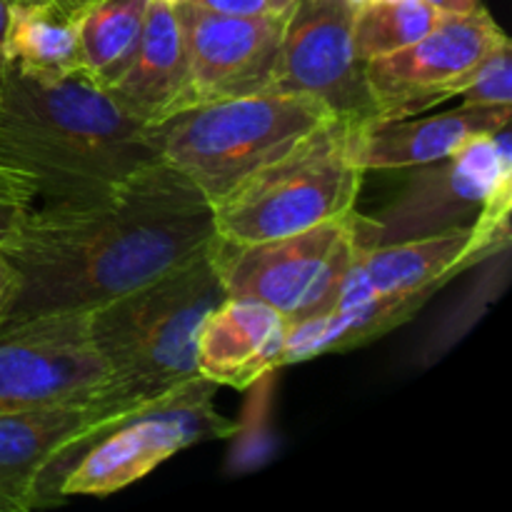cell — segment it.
Listing matches in <instances>:
<instances>
[{"mask_svg":"<svg viewBox=\"0 0 512 512\" xmlns=\"http://www.w3.org/2000/svg\"><path fill=\"white\" fill-rule=\"evenodd\" d=\"M213 205L165 160L103 190L40 200L8 250L20 290L5 325L88 313L208 250Z\"/></svg>","mask_w":512,"mask_h":512,"instance_id":"cell-1","label":"cell"},{"mask_svg":"<svg viewBox=\"0 0 512 512\" xmlns=\"http://www.w3.org/2000/svg\"><path fill=\"white\" fill-rule=\"evenodd\" d=\"M0 160L35 180L40 203L95 193L163 158L153 130L83 70L40 78L5 63Z\"/></svg>","mask_w":512,"mask_h":512,"instance_id":"cell-2","label":"cell"},{"mask_svg":"<svg viewBox=\"0 0 512 512\" xmlns=\"http://www.w3.org/2000/svg\"><path fill=\"white\" fill-rule=\"evenodd\" d=\"M208 250L180 268L88 310V330L108 368L105 393L125 405L198 378V333L225 300Z\"/></svg>","mask_w":512,"mask_h":512,"instance_id":"cell-3","label":"cell"},{"mask_svg":"<svg viewBox=\"0 0 512 512\" xmlns=\"http://www.w3.org/2000/svg\"><path fill=\"white\" fill-rule=\"evenodd\" d=\"M215 388L198 375L90 428L43 470L38 508L120 493L185 448L230 438L235 423L215 408Z\"/></svg>","mask_w":512,"mask_h":512,"instance_id":"cell-4","label":"cell"},{"mask_svg":"<svg viewBox=\"0 0 512 512\" xmlns=\"http://www.w3.org/2000/svg\"><path fill=\"white\" fill-rule=\"evenodd\" d=\"M330 118L335 115L310 95L265 90L178 110L150 130L160 158L215 205Z\"/></svg>","mask_w":512,"mask_h":512,"instance_id":"cell-5","label":"cell"},{"mask_svg":"<svg viewBox=\"0 0 512 512\" xmlns=\"http://www.w3.org/2000/svg\"><path fill=\"white\" fill-rule=\"evenodd\" d=\"M350 130L345 120H325L283 158L240 180L213 205L215 235L260 243L353 213L365 173L350 153Z\"/></svg>","mask_w":512,"mask_h":512,"instance_id":"cell-6","label":"cell"},{"mask_svg":"<svg viewBox=\"0 0 512 512\" xmlns=\"http://www.w3.org/2000/svg\"><path fill=\"white\" fill-rule=\"evenodd\" d=\"M355 250L353 210L303 233L260 243H230L215 235L208 258L228 298L260 300L290 325L338 305Z\"/></svg>","mask_w":512,"mask_h":512,"instance_id":"cell-7","label":"cell"},{"mask_svg":"<svg viewBox=\"0 0 512 512\" xmlns=\"http://www.w3.org/2000/svg\"><path fill=\"white\" fill-rule=\"evenodd\" d=\"M410 170L405 188L380 215L355 210L358 248L473 228L485 203L512 185L510 130L478 135L448 158Z\"/></svg>","mask_w":512,"mask_h":512,"instance_id":"cell-8","label":"cell"},{"mask_svg":"<svg viewBox=\"0 0 512 512\" xmlns=\"http://www.w3.org/2000/svg\"><path fill=\"white\" fill-rule=\"evenodd\" d=\"M355 10L350 0H298L285 20L270 90L310 95L350 125L378 118L365 63L353 50Z\"/></svg>","mask_w":512,"mask_h":512,"instance_id":"cell-9","label":"cell"},{"mask_svg":"<svg viewBox=\"0 0 512 512\" xmlns=\"http://www.w3.org/2000/svg\"><path fill=\"white\" fill-rule=\"evenodd\" d=\"M108 368L95 350L88 313L38 315L0 328V413L105 390Z\"/></svg>","mask_w":512,"mask_h":512,"instance_id":"cell-10","label":"cell"},{"mask_svg":"<svg viewBox=\"0 0 512 512\" xmlns=\"http://www.w3.org/2000/svg\"><path fill=\"white\" fill-rule=\"evenodd\" d=\"M175 13L188 53V80L178 110L270 90L290 10L220 15L180 0Z\"/></svg>","mask_w":512,"mask_h":512,"instance_id":"cell-11","label":"cell"},{"mask_svg":"<svg viewBox=\"0 0 512 512\" xmlns=\"http://www.w3.org/2000/svg\"><path fill=\"white\" fill-rule=\"evenodd\" d=\"M508 40L485 8L443 13L418 43L365 63L378 118H408L445 103L448 85Z\"/></svg>","mask_w":512,"mask_h":512,"instance_id":"cell-12","label":"cell"},{"mask_svg":"<svg viewBox=\"0 0 512 512\" xmlns=\"http://www.w3.org/2000/svg\"><path fill=\"white\" fill-rule=\"evenodd\" d=\"M135 405L110 393L83 395L0 413V512L38 508V483L50 460L90 428Z\"/></svg>","mask_w":512,"mask_h":512,"instance_id":"cell-13","label":"cell"},{"mask_svg":"<svg viewBox=\"0 0 512 512\" xmlns=\"http://www.w3.org/2000/svg\"><path fill=\"white\" fill-rule=\"evenodd\" d=\"M485 258L488 255L475 243L473 228L358 248L345 273L335 308L383 295L438 293L455 275L483 263Z\"/></svg>","mask_w":512,"mask_h":512,"instance_id":"cell-14","label":"cell"},{"mask_svg":"<svg viewBox=\"0 0 512 512\" xmlns=\"http://www.w3.org/2000/svg\"><path fill=\"white\" fill-rule=\"evenodd\" d=\"M512 105H460L430 118H373L353 125L350 153L363 173L435 163L478 135L510 128Z\"/></svg>","mask_w":512,"mask_h":512,"instance_id":"cell-15","label":"cell"},{"mask_svg":"<svg viewBox=\"0 0 512 512\" xmlns=\"http://www.w3.org/2000/svg\"><path fill=\"white\" fill-rule=\"evenodd\" d=\"M288 320L270 305L225 298L198 333V375L213 385L245 390L285 365Z\"/></svg>","mask_w":512,"mask_h":512,"instance_id":"cell-16","label":"cell"},{"mask_svg":"<svg viewBox=\"0 0 512 512\" xmlns=\"http://www.w3.org/2000/svg\"><path fill=\"white\" fill-rule=\"evenodd\" d=\"M188 80V53L175 5L150 0L138 53L108 95L123 113L155 125L178 110Z\"/></svg>","mask_w":512,"mask_h":512,"instance_id":"cell-17","label":"cell"},{"mask_svg":"<svg viewBox=\"0 0 512 512\" xmlns=\"http://www.w3.org/2000/svg\"><path fill=\"white\" fill-rule=\"evenodd\" d=\"M433 295L435 293L383 295V298L333 308L318 318L290 323L288 335H285V365L360 348L380 335L393 333L395 328L413 320L415 313Z\"/></svg>","mask_w":512,"mask_h":512,"instance_id":"cell-18","label":"cell"},{"mask_svg":"<svg viewBox=\"0 0 512 512\" xmlns=\"http://www.w3.org/2000/svg\"><path fill=\"white\" fill-rule=\"evenodd\" d=\"M3 55L10 68L40 78H60L80 65L78 15L58 3H10L5 20Z\"/></svg>","mask_w":512,"mask_h":512,"instance_id":"cell-19","label":"cell"},{"mask_svg":"<svg viewBox=\"0 0 512 512\" xmlns=\"http://www.w3.org/2000/svg\"><path fill=\"white\" fill-rule=\"evenodd\" d=\"M150 0H93L78 13L83 73L108 90L138 53Z\"/></svg>","mask_w":512,"mask_h":512,"instance_id":"cell-20","label":"cell"},{"mask_svg":"<svg viewBox=\"0 0 512 512\" xmlns=\"http://www.w3.org/2000/svg\"><path fill=\"white\" fill-rule=\"evenodd\" d=\"M443 18L440 10L425 0L408 3H365L358 5L353 20V50L358 60L368 63L373 58L403 50L418 43L423 35Z\"/></svg>","mask_w":512,"mask_h":512,"instance_id":"cell-21","label":"cell"},{"mask_svg":"<svg viewBox=\"0 0 512 512\" xmlns=\"http://www.w3.org/2000/svg\"><path fill=\"white\" fill-rule=\"evenodd\" d=\"M450 98H460L463 105H512L510 40L453 80L445 90V100Z\"/></svg>","mask_w":512,"mask_h":512,"instance_id":"cell-22","label":"cell"},{"mask_svg":"<svg viewBox=\"0 0 512 512\" xmlns=\"http://www.w3.org/2000/svg\"><path fill=\"white\" fill-rule=\"evenodd\" d=\"M38 198L35 180L0 160V248L10 250L18 243Z\"/></svg>","mask_w":512,"mask_h":512,"instance_id":"cell-23","label":"cell"},{"mask_svg":"<svg viewBox=\"0 0 512 512\" xmlns=\"http://www.w3.org/2000/svg\"><path fill=\"white\" fill-rule=\"evenodd\" d=\"M198 8L220 15H270L285 13L273 5V0H188Z\"/></svg>","mask_w":512,"mask_h":512,"instance_id":"cell-24","label":"cell"},{"mask_svg":"<svg viewBox=\"0 0 512 512\" xmlns=\"http://www.w3.org/2000/svg\"><path fill=\"white\" fill-rule=\"evenodd\" d=\"M20 290V275L10 260L8 250L0 248V328L8 323L10 310H13L15 298Z\"/></svg>","mask_w":512,"mask_h":512,"instance_id":"cell-25","label":"cell"},{"mask_svg":"<svg viewBox=\"0 0 512 512\" xmlns=\"http://www.w3.org/2000/svg\"><path fill=\"white\" fill-rule=\"evenodd\" d=\"M425 3L433 5L435 10H440V13H450V15L473 13V10L483 8L480 0H425Z\"/></svg>","mask_w":512,"mask_h":512,"instance_id":"cell-26","label":"cell"},{"mask_svg":"<svg viewBox=\"0 0 512 512\" xmlns=\"http://www.w3.org/2000/svg\"><path fill=\"white\" fill-rule=\"evenodd\" d=\"M10 0H0V83H3L5 73V55H3V35H5V20H8Z\"/></svg>","mask_w":512,"mask_h":512,"instance_id":"cell-27","label":"cell"},{"mask_svg":"<svg viewBox=\"0 0 512 512\" xmlns=\"http://www.w3.org/2000/svg\"><path fill=\"white\" fill-rule=\"evenodd\" d=\"M53 3H58L60 8H63V10H68V13L78 15L80 10H83V8H88V5L93 3V0H53Z\"/></svg>","mask_w":512,"mask_h":512,"instance_id":"cell-28","label":"cell"},{"mask_svg":"<svg viewBox=\"0 0 512 512\" xmlns=\"http://www.w3.org/2000/svg\"><path fill=\"white\" fill-rule=\"evenodd\" d=\"M295 3H298V0H273V5L278 10H290Z\"/></svg>","mask_w":512,"mask_h":512,"instance_id":"cell-29","label":"cell"},{"mask_svg":"<svg viewBox=\"0 0 512 512\" xmlns=\"http://www.w3.org/2000/svg\"><path fill=\"white\" fill-rule=\"evenodd\" d=\"M10 3H20V5H30V3H48V0H10Z\"/></svg>","mask_w":512,"mask_h":512,"instance_id":"cell-30","label":"cell"},{"mask_svg":"<svg viewBox=\"0 0 512 512\" xmlns=\"http://www.w3.org/2000/svg\"><path fill=\"white\" fill-rule=\"evenodd\" d=\"M368 3H408V0H368Z\"/></svg>","mask_w":512,"mask_h":512,"instance_id":"cell-31","label":"cell"},{"mask_svg":"<svg viewBox=\"0 0 512 512\" xmlns=\"http://www.w3.org/2000/svg\"><path fill=\"white\" fill-rule=\"evenodd\" d=\"M350 3H353V5H365V3H368V0H350Z\"/></svg>","mask_w":512,"mask_h":512,"instance_id":"cell-32","label":"cell"},{"mask_svg":"<svg viewBox=\"0 0 512 512\" xmlns=\"http://www.w3.org/2000/svg\"><path fill=\"white\" fill-rule=\"evenodd\" d=\"M165 3H170V5H178L180 0H165Z\"/></svg>","mask_w":512,"mask_h":512,"instance_id":"cell-33","label":"cell"}]
</instances>
